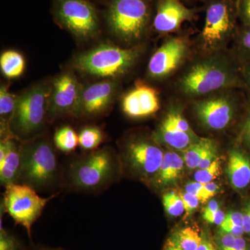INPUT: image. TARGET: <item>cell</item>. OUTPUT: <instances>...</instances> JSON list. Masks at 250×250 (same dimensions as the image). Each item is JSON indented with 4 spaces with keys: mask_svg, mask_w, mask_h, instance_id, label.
I'll list each match as a JSON object with an SVG mask.
<instances>
[{
    "mask_svg": "<svg viewBox=\"0 0 250 250\" xmlns=\"http://www.w3.org/2000/svg\"><path fill=\"white\" fill-rule=\"evenodd\" d=\"M220 231L230 233L236 237L243 236L246 233L243 227L237 226L231 224H222L220 226Z\"/></svg>",
    "mask_w": 250,
    "mask_h": 250,
    "instance_id": "8d00e7d4",
    "label": "cell"
},
{
    "mask_svg": "<svg viewBox=\"0 0 250 250\" xmlns=\"http://www.w3.org/2000/svg\"><path fill=\"white\" fill-rule=\"evenodd\" d=\"M230 183L234 188L243 189L250 183V161L238 149L229 153L227 169Z\"/></svg>",
    "mask_w": 250,
    "mask_h": 250,
    "instance_id": "ac0fdd59",
    "label": "cell"
},
{
    "mask_svg": "<svg viewBox=\"0 0 250 250\" xmlns=\"http://www.w3.org/2000/svg\"><path fill=\"white\" fill-rule=\"evenodd\" d=\"M184 161L175 152L164 154L160 168L156 174V183L159 186L167 185L178 179L184 169Z\"/></svg>",
    "mask_w": 250,
    "mask_h": 250,
    "instance_id": "d6986e66",
    "label": "cell"
},
{
    "mask_svg": "<svg viewBox=\"0 0 250 250\" xmlns=\"http://www.w3.org/2000/svg\"><path fill=\"white\" fill-rule=\"evenodd\" d=\"M18 97L8 90L7 87L2 85L0 89V116H1V133L7 134L10 137L9 123L14 114ZM13 136V135H12Z\"/></svg>",
    "mask_w": 250,
    "mask_h": 250,
    "instance_id": "603a6c76",
    "label": "cell"
},
{
    "mask_svg": "<svg viewBox=\"0 0 250 250\" xmlns=\"http://www.w3.org/2000/svg\"><path fill=\"white\" fill-rule=\"evenodd\" d=\"M49 199L38 195L35 189L22 184L6 187L3 207L16 223L27 229L29 236L31 227L39 218Z\"/></svg>",
    "mask_w": 250,
    "mask_h": 250,
    "instance_id": "30bf717a",
    "label": "cell"
},
{
    "mask_svg": "<svg viewBox=\"0 0 250 250\" xmlns=\"http://www.w3.org/2000/svg\"><path fill=\"white\" fill-rule=\"evenodd\" d=\"M53 12L59 24L77 37L88 39L98 32V13L88 0H54Z\"/></svg>",
    "mask_w": 250,
    "mask_h": 250,
    "instance_id": "9c48e42d",
    "label": "cell"
},
{
    "mask_svg": "<svg viewBox=\"0 0 250 250\" xmlns=\"http://www.w3.org/2000/svg\"><path fill=\"white\" fill-rule=\"evenodd\" d=\"M82 89L73 74L65 72L57 77L52 85L47 121H54L65 115H73Z\"/></svg>",
    "mask_w": 250,
    "mask_h": 250,
    "instance_id": "7c38bea8",
    "label": "cell"
},
{
    "mask_svg": "<svg viewBox=\"0 0 250 250\" xmlns=\"http://www.w3.org/2000/svg\"><path fill=\"white\" fill-rule=\"evenodd\" d=\"M18 243L12 235L6 232L2 227V217L0 218V250H18Z\"/></svg>",
    "mask_w": 250,
    "mask_h": 250,
    "instance_id": "d6a6232c",
    "label": "cell"
},
{
    "mask_svg": "<svg viewBox=\"0 0 250 250\" xmlns=\"http://www.w3.org/2000/svg\"><path fill=\"white\" fill-rule=\"evenodd\" d=\"M197 250H217V249L211 241L203 237L201 243Z\"/></svg>",
    "mask_w": 250,
    "mask_h": 250,
    "instance_id": "bcb514c9",
    "label": "cell"
},
{
    "mask_svg": "<svg viewBox=\"0 0 250 250\" xmlns=\"http://www.w3.org/2000/svg\"><path fill=\"white\" fill-rule=\"evenodd\" d=\"M208 139H200L184 150L183 159L186 166L190 169L198 168Z\"/></svg>",
    "mask_w": 250,
    "mask_h": 250,
    "instance_id": "4316f807",
    "label": "cell"
},
{
    "mask_svg": "<svg viewBox=\"0 0 250 250\" xmlns=\"http://www.w3.org/2000/svg\"><path fill=\"white\" fill-rule=\"evenodd\" d=\"M238 19L237 0H209L198 39V48L202 55L226 51L236 35Z\"/></svg>",
    "mask_w": 250,
    "mask_h": 250,
    "instance_id": "7a4b0ae2",
    "label": "cell"
},
{
    "mask_svg": "<svg viewBox=\"0 0 250 250\" xmlns=\"http://www.w3.org/2000/svg\"><path fill=\"white\" fill-rule=\"evenodd\" d=\"M238 90H221L198 98L194 104V111L202 126L220 131L231 124L242 95Z\"/></svg>",
    "mask_w": 250,
    "mask_h": 250,
    "instance_id": "ba28073f",
    "label": "cell"
},
{
    "mask_svg": "<svg viewBox=\"0 0 250 250\" xmlns=\"http://www.w3.org/2000/svg\"><path fill=\"white\" fill-rule=\"evenodd\" d=\"M179 195L183 201L185 208V218H187L199 207L200 201L195 195L187 192H180Z\"/></svg>",
    "mask_w": 250,
    "mask_h": 250,
    "instance_id": "836d02e7",
    "label": "cell"
},
{
    "mask_svg": "<svg viewBox=\"0 0 250 250\" xmlns=\"http://www.w3.org/2000/svg\"><path fill=\"white\" fill-rule=\"evenodd\" d=\"M236 237L230 233L220 231L217 237L219 250H231L234 245Z\"/></svg>",
    "mask_w": 250,
    "mask_h": 250,
    "instance_id": "d590c367",
    "label": "cell"
},
{
    "mask_svg": "<svg viewBox=\"0 0 250 250\" xmlns=\"http://www.w3.org/2000/svg\"><path fill=\"white\" fill-rule=\"evenodd\" d=\"M223 223L243 227V213H240V212L229 213L226 215Z\"/></svg>",
    "mask_w": 250,
    "mask_h": 250,
    "instance_id": "74e56055",
    "label": "cell"
},
{
    "mask_svg": "<svg viewBox=\"0 0 250 250\" xmlns=\"http://www.w3.org/2000/svg\"><path fill=\"white\" fill-rule=\"evenodd\" d=\"M190 52V43L187 38L182 36L170 38L151 57L148 76L152 80H165L183 65Z\"/></svg>",
    "mask_w": 250,
    "mask_h": 250,
    "instance_id": "8fae6325",
    "label": "cell"
},
{
    "mask_svg": "<svg viewBox=\"0 0 250 250\" xmlns=\"http://www.w3.org/2000/svg\"><path fill=\"white\" fill-rule=\"evenodd\" d=\"M241 72L243 83H244L245 90L250 98V62L243 64L241 66Z\"/></svg>",
    "mask_w": 250,
    "mask_h": 250,
    "instance_id": "ab89813d",
    "label": "cell"
},
{
    "mask_svg": "<svg viewBox=\"0 0 250 250\" xmlns=\"http://www.w3.org/2000/svg\"><path fill=\"white\" fill-rule=\"evenodd\" d=\"M125 156L130 167L143 179L154 178L160 168L164 154L160 147L146 139L131 141Z\"/></svg>",
    "mask_w": 250,
    "mask_h": 250,
    "instance_id": "4fadbf2b",
    "label": "cell"
},
{
    "mask_svg": "<svg viewBox=\"0 0 250 250\" xmlns=\"http://www.w3.org/2000/svg\"><path fill=\"white\" fill-rule=\"evenodd\" d=\"M242 137L248 144L250 145V108L242 127Z\"/></svg>",
    "mask_w": 250,
    "mask_h": 250,
    "instance_id": "60d3db41",
    "label": "cell"
},
{
    "mask_svg": "<svg viewBox=\"0 0 250 250\" xmlns=\"http://www.w3.org/2000/svg\"><path fill=\"white\" fill-rule=\"evenodd\" d=\"M243 229L245 233L250 234V207L247 208L246 213L243 214Z\"/></svg>",
    "mask_w": 250,
    "mask_h": 250,
    "instance_id": "f6af8a7d",
    "label": "cell"
},
{
    "mask_svg": "<svg viewBox=\"0 0 250 250\" xmlns=\"http://www.w3.org/2000/svg\"><path fill=\"white\" fill-rule=\"evenodd\" d=\"M8 152L4 161L0 164V181L6 187L10 184H17L21 166V146L17 138H6Z\"/></svg>",
    "mask_w": 250,
    "mask_h": 250,
    "instance_id": "e0dca14e",
    "label": "cell"
},
{
    "mask_svg": "<svg viewBox=\"0 0 250 250\" xmlns=\"http://www.w3.org/2000/svg\"><path fill=\"white\" fill-rule=\"evenodd\" d=\"M220 164H221V160L220 158L217 157L208 167L204 169H199L194 176L195 182L203 184L213 182V180H215L220 173Z\"/></svg>",
    "mask_w": 250,
    "mask_h": 250,
    "instance_id": "f1b7e54d",
    "label": "cell"
},
{
    "mask_svg": "<svg viewBox=\"0 0 250 250\" xmlns=\"http://www.w3.org/2000/svg\"><path fill=\"white\" fill-rule=\"evenodd\" d=\"M0 67L5 77L9 79L17 78L24 72L25 60L17 51H5L0 57Z\"/></svg>",
    "mask_w": 250,
    "mask_h": 250,
    "instance_id": "44dd1931",
    "label": "cell"
},
{
    "mask_svg": "<svg viewBox=\"0 0 250 250\" xmlns=\"http://www.w3.org/2000/svg\"><path fill=\"white\" fill-rule=\"evenodd\" d=\"M179 93L200 98L224 90H245L241 67L226 51L205 54L192 62L177 82Z\"/></svg>",
    "mask_w": 250,
    "mask_h": 250,
    "instance_id": "6da1fadb",
    "label": "cell"
},
{
    "mask_svg": "<svg viewBox=\"0 0 250 250\" xmlns=\"http://www.w3.org/2000/svg\"><path fill=\"white\" fill-rule=\"evenodd\" d=\"M52 85H34L18 97L17 103L9 123L10 132L23 141L37 137L46 120Z\"/></svg>",
    "mask_w": 250,
    "mask_h": 250,
    "instance_id": "277c9868",
    "label": "cell"
},
{
    "mask_svg": "<svg viewBox=\"0 0 250 250\" xmlns=\"http://www.w3.org/2000/svg\"><path fill=\"white\" fill-rule=\"evenodd\" d=\"M205 187L207 192L211 195L212 197L214 196L218 193L219 190H220V187L218 184L215 183L214 182H209V183L205 184Z\"/></svg>",
    "mask_w": 250,
    "mask_h": 250,
    "instance_id": "ee69618b",
    "label": "cell"
},
{
    "mask_svg": "<svg viewBox=\"0 0 250 250\" xmlns=\"http://www.w3.org/2000/svg\"><path fill=\"white\" fill-rule=\"evenodd\" d=\"M150 0H111L106 21L112 32L126 43L141 40L153 22Z\"/></svg>",
    "mask_w": 250,
    "mask_h": 250,
    "instance_id": "8992f818",
    "label": "cell"
},
{
    "mask_svg": "<svg viewBox=\"0 0 250 250\" xmlns=\"http://www.w3.org/2000/svg\"><path fill=\"white\" fill-rule=\"evenodd\" d=\"M218 209H220V208H219L218 202L215 201V200H211V201L208 202V205H207V207H205V209H204V213L202 217L213 214V213H214L215 212H216Z\"/></svg>",
    "mask_w": 250,
    "mask_h": 250,
    "instance_id": "b9f144b4",
    "label": "cell"
},
{
    "mask_svg": "<svg viewBox=\"0 0 250 250\" xmlns=\"http://www.w3.org/2000/svg\"><path fill=\"white\" fill-rule=\"evenodd\" d=\"M58 175V162L52 144L47 139L36 137L23 141L18 184L42 189L52 185Z\"/></svg>",
    "mask_w": 250,
    "mask_h": 250,
    "instance_id": "3957f363",
    "label": "cell"
},
{
    "mask_svg": "<svg viewBox=\"0 0 250 250\" xmlns=\"http://www.w3.org/2000/svg\"><path fill=\"white\" fill-rule=\"evenodd\" d=\"M185 190L186 192L197 197L202 203H205L212 197L211 195L206 190L205 185L200 182H194L188 184L186 186Z\"/></svg>",
    "mask_w": 250,
    "mask_h": 250,
    "instance_id": "4dcf8cb0",
    "label": "cell"
},
{
    "mask_svg": "<svg viewBox=\"0 0 250 250\" xmlns=\"http://www.w3.org/2000/svg\"><path fill=\"white\" fill-rule=\"evenodd\" d=\"M238 19L242 24L250 27V0H237Z\"/></svg>",
    "mask_w": 250,
    "mask_h": 250,
    "instance_id": "e575fe53",
    "label": "cell"
},
{
    "mask_svg": "<svg viewBox=\"0 0 250 250\" xmlns=\"http://www.w3.org/2000/svg\"><path fill=\"white\" fill-rule=\"evenodd\" d=\"M118 84L114 80L97 82L83 88L73 115L92 117L103 113L114 100Z\"/></svg>",
    "mask_w": 250,
    "mask_h": 250,
    "instance_id": "5bb4252c",
    "label": "cell"
},
{
    "mask_svg": "<svg viewBox=\"0 0 250 250\" xmlns=\"http://www.w3.org/2000/svg\"><path fill=\"white\" fill-rule=\"evenodd\" d=\"M233 49L231 52L240 67L250 62V27L238 26L234 36Z\"/></svg>",
    "mask_w": 250,
    "mask_h": 250,
    "instance_id": "7402d4cb",
    "label": "cell"
},
{
    "mask_svg": "<svg viewBox=\"0 0 250 250\" xmlns=\"http://www.w3.org/2000/svg\"><path fill=\"white\" fill-rule=\"evenodd\" d=\"M225 217H226V215L224 213L223 210L220 208L213 214L207 215V216L203 217V218L208 223L215 224V225L220 226L225 221Z\"/></svg>",
    "mask_w": 250,
    "mask_h": 250,
    "instance_id": "f35d334b",
    "label": "cell"
},
{
    "mask_svg": "<svg viewBox=\"0 0 250 250\" xmlns=\"http://www.w3.org/2000/svg\"><path fill=\"white\" fill-rule=\"evenodd\" d=\"M164 250H182L180 248H179L177 245L174 244L172 240L168 239L166 242L165 246H164Z\"/></svg>",
    "mask_w": 250,
    "mask_h": 250,
    "instance_id": "7dc6e473",
    "label": "cell"
},
{
    "mask_svg": "<svg viewBox=\"0 0 250 250\" xmlns=\"http://www.w3.org/2000/svg\"><path fill=\"white\" fill-rule=\"evenodd\" d=\"M182 1H194V0H182Z\"/></svg>",
    "mask_w": 250,
    "mask_h": 250,
    "instance_id": "681fc988",
    "label": "cell"
},
{
    "mask_svg": "<svg viewBox=\"0 0 250 250\" xmlns=\"http://www.w3.org/2000/svg\"><path fill=\"white\" fill-rule=\"evenodd\" d=\"M197 11L188 8L182 0H157L153 27L159 34L175 32L184 22L193 21Z\"/></svg>",
    "mask_w": 250,
    "mask_h": 250,
    "instance_id": "9a60e30c",
    "label": "cell"
},
{
    "mask_svg": "<svg viewBox=\"0 0 250 250\" xmlns=\"http://www.w3.org/2000/svg\"><path fill=\"white\" fill-rule=\"evenodd\" d=\"M59 250V249H42V250Z\"/></svg>",
    "mask_w": 250,
    "mask_h": 250,
    "instance_id": "c3c4849f",
    "label": "cell"
},
{
    "mask_svg": "<svg viewBox=\"0 0 250 250\" xmlns=\"http://www.w3.org/2000/svg\"><path fill=\"white\" fill-rule=\"evenodd\" d=\"M116 170V161L109 149H99L77 159L68 170L70 184L76 189L92 191L109 184Z\"/></svg>",
    "mask_w": 250,
    "mask_h": 250,
    "instance_id": "52a82bcc",
    "label": "cell"
},
{
    "mask_svg": "<svg viewBox=\"0 0 250 250\" xmlns=\"http://www.w3.org/2000/svg\"><path fill=\"white\" fill-rule=\"evenodd\" d=\"M56 147L64 152L73 151L79 145V135L69 126L59 128L54 135Z\"/></svg>",
    "mask_w": 250,
    "mask_h": 250,
    "instance_id": "d4e9b609",
    "label": "cell"
},
{
    "mask_svg": "<svg viewBox=\"0 0 250 250\" xmlns=\"http://www.w3.org/2000/svg\"><path fill=\"white\" fill-rule=\"evenodd\" d=\"M159 135L166 144L174 149L183 151L200 139L196 134H188L177 129L165 119L159 128Z\"/></svg>",
    "mask_w": 250,
    "mask_h": 250,
    "instance_id": "ffe728a7",
    "label": "cell"
},
{
    "mask_svg": "<svg viewBox=\"0 0 250 250\" xmlns=\"http://www.w3.org/2000/svg\"><path fill=\"white\" fill-rule=\"evenodd\" d=\"M122 107L130 118H145L152 116L160 108L159 93L152 87L137 83L125 95Z\"/></svg>",
    "mask_w": 250,
    "mask_h": 250,
    "instance_id": "2e32d148",
    "label": "cell"
},
{
    "mask_svg": "<svg viewBox=\"0 0 250 250\" xmlns=\"http://www.w3.org/2000/svg\"><path fill=\"white\" fill-rule=\"evenodd\" d=\"M164 208L171 216L178 217L185 212L184 205L179 194L174 192H166L163 196Z\"/></svg>",
    "mask_w": 250,
    "mask_h": 250,
    "instance_id": "83f0119b",
    "label": "cell"
},
{
    "mask_svg": "<svg viewBox=\"0 0 250 250\" xmlns=\"http://www.w3.org/2000/svg\"><path fill=\"white\" fill-rule=\"evenodd\" d=\"M103 141V132L96 126H85L79 134V146L85 150L95 149Z\"/></svg>",
    "mask_w": 250,
    "mask_h": 250,
    "instance_id": "484cf974",
    "label": "cell"
},
{
    "mask_svg": "<svg viewBox=\"0 0 250 250\" xmlns=\"http://www.w3.org/2000/svg\"><path fill=\"white\" fill-rule=\"evenodd\" d=\"M165 120L166 121L168 122L171 125L177 128V129L180 130V131L188 133V134H195L192 131L187 120L184 118V116L180 113H179L176 110L169 112L167 116H166Z\"/></svg>",
    "mask_w": 250,
    "mask_h": 250,
    "instance_id": "f546056e",
    "label": "cell"
},
{
    "mask_svg": "<svg viewBox=\"0 0 250 250\" xmlns=\"http://www.w3.org/2000/svg\"><path fill=\"white\" fill-rule=\"evenodd\" d=\"M217 146L212 140L208 139L205 152L202 155L198 169H204L208 167L216 159Z\"/></svg>",
    "mask_w": 250,
    "mask_h": 250,
    "instance_id": "1f68e13d",
    "label": "cell"
},
{
    "mask_svg": "<svg viewBox=\"0 0 250 250\" xmlns=\"http://www.w3.org/2000/svg\"><path fill=\"white\" fill-rule=\"evenodd\" d=\"M231 250H248L247 241L243 236L236 237L234 245Z\"/></svg>",
    "mask_w": 250,
    "mask_h": 250,
    "instance_id": "7bdbcfd3",
    "label": "cell"
},
{
    "mask_svg": "<svg viewBox=\"0 0 250 250\" xmlns=\"http://www.w3.org/2000/svg\"><path fill=\"white\" fill-rule=\"evenodd\" d=\"M202 238L197 229L186 227L176 231L170 239L182 250H197Z\"/></svg>",
    "mask_w": 250,
    "mask_h": 250,
    "instance_id": "cb8c5ba5",
    "label": "cell"
},
{
    "mask_svg": "<svg viewBox=\"0 0 250 250\" xmlns=\"http://www.w3.org/2000/svg\"><path fill=\"white\" fill-rule=\"evenodd\" d=\"M139 56V49L136 47L101 45L77 56L74 66L85 75L113 80L129 72Z\"/></svg>",
    "mask_w": 250,
    "mask_h": 250,
    "instance_id": "5b68a950",
    "label": "cell"
}]
</instances>
